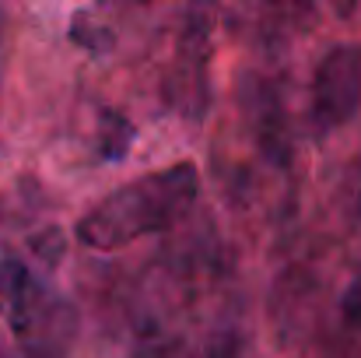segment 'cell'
<instances>
[{"label": "cell", "mask_w": 361, "mask_h": 358, "mask_svg": "<svg viewBox=\"0 0 361 358\" xmlns=\"http://www.w3.org/2000/svg\"><path fill=\"white\" fill-rule=\"evenodd\" d=\"M197 193L200 172L193 162H179L151 176L130 179L78 222V239L92 249L130 246L133 239L172 229L193 208Z\"/></svg>", "instance_id": "obj_1"}, {"label": "cell", "mask_w": 361, "mask_h": 358, "mask_svg": "<svg viewBox=\"0 0 361 358\" xmlns=\"http://www.w3.org/2000/svg\"><path fill=\"white\" fill-rule=\"evenodd\" d=\"M0 288L11 302V327L18 341L35 355H60L74 330L78 313L67 299H60L53 288H46L21 260H4L0 267Z\"/></svg>", "instance_id": "obj_2"}, {"label": "cell", "mask_w": 361, "mask_h": 358, "mask_svg": "<svg viewBox=\"0 0 361 358\" xmlns=\"http://www.w3.org/2000/svg\"><path fill=\"white\" fill-rule=\"evenodd\" d=\"M361 109V46H334L312 74V117L344 126Z\"/></svg>", "instance_id": "obj_3"}, {"label": "cell", "mask_w": 361, "mask_h": 358, "mask_svg": "<svg viewBox=\"0 0 361 358\" xmlns=\"http://www.w3.org/2000/svg\"><path fill=\"white\" fill-rule=\"evenodd\" d=\"M130 144H133L130 119L123 117V113H116V109H106L99 117V151H102V158L120 162V158H126Z\"/></svg>", "instance_id": "obj_4"}, {"label": "cell", "mask_w": 361, "mask_h": 358, "mask_svg": "<svg viewBox=\"0 0 361 358\" xmlns=\"http://www.w3.org/2000/svg\"><path fill=\"white\" fill-rule=\"evenodd\" d=\"M344 313H348L351 323H358L361 327V278L348 288V295H344Z\"/></svg>", "instance_id": "obj_5"}, {"label": "cell", "mask_w": 361, "mask_h": 358, "mask_svg": "<svg viewBox=\"0 0 361 358\" xmlns=\"http://www.w3.org/2000/svg\"><path fill=\"white\" fill-rule=\"evenodd\" d=\"M249 4H259V7H270V11H284V14H291V11H302L309 0H249Z\"/></svg>", "instance_id": "obj_6"}]
</instances>
